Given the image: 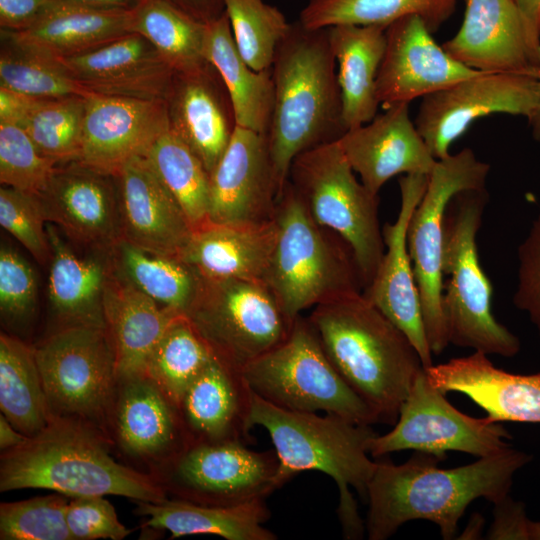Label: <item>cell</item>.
Here are the masks:
<instances>
[{
	"label": "cell",
	"instance_id": "obj_1",
	"mask_svg": "<svg viewBox=\"0 0 540 540\" xmlns=\"http://www.w3.org/2000/svg\"><path fill=\"white\" fill-rule=\"evenodd\" d=\"M438 457L418 452L405 463L377 462L367 487L368 539L385 540L412 520L435 523L443 539L454 538L469 504L485 498L494 505L509 496L515 473L531 456L507 447L451 469Z\"/></svg>",
	"mask_w": 540,
	"mask_h": 540
},
{
	"label": "cell",
	"instance_id": "obj_2",
	"mask_svg": "<svg viewBox=\"0 0 540 540\" xmlns=\"http://www.w3.org/2000/svg\"><path fill=\"white\" fill-rule=\"evenodd\" d=\"M271 69L274 105L266 137L280 198L294 159L337 141L346 129L327 28L309 29L298 20L291 23Z\"/></svg>",
	"mask_w": 540,
	"mask_h": 540
},
{
	"label": "cell",
	"instance_id": "obj_3",
	"mask_svg": "<svg viewBox=\"0 0 540 540\" xmlns=\"http://www.w3.org/2000/svg\"><path fill=\"white\" fill-rule=\"evenodd\" d=\"M312 309L307 319L333 367L379 422L395 424L424 368L411 341L362 292Z\"/></svg>",
	"mask_w": 540,
	"mask_h": 540
},
{
	"label": "cell",
	"instance_id": "obj_4",
	"mask_svg": "<svg viewBox=\"0 0 540 540\" xmlns=\"http://www.w3.org/2000/svg\"><path fill=\"white\" fill-rule=\"evenodd\" d=\"M25 488L49 489L72 498L166 499L158 481L116 462L100 436L82 420L57 415L39 433L1 456L0 490Z\"/></svg>",
	"mask_w": 540,
	"mask_h": 540
},
{
	"label": "cell",
	"instance_id": "obj_5",
	"mask_svg": "<svg viewBox=\"0 0 540 540\" xmlns=\"http://www.w3.org/2000/svg\"><path fill=\"white\" fill-rule=\"evenodd\" d=\"M250 426L263 427L271 438L279 462L278 487L304 471L328 475L339 491L337 514L343 536L362 538L365 526L350 487L366 497L376 468L369 444L378 434L370 425L334 414L287 410L253 393Z\"/></svg>",
	"mask_w": 540,
	"mask_h": 540
},
{
	"label": "cell",
	"instance_id": "obj_6",
	"mask_svg": "<svg viewBox=\"0 0 540 540\" xmlns=\"http://www.w3.org/2000/svg\"><path fill=\"white\" fill-rule=\"evenodd\" d=\"M275 221L277 239L264 282L291 320L308 308L363 292L352 249L313 220L290 181L277 202Z\"/></svg>",
	"mask_w": 540,
	"mask_h": 540
},
{
	"label": "cell",
	"instance_id": "obj_7",
	"mask_svg": "<svg viewBox=\"0 0 540 540\" xmlns=\"http://www.w3.org/2000/svg\"><path fill=\"white\" fill-rule=\"evenodd\" d=\"M486 188L453 196L443 223V311L449 343L504 357L520 351L519 339L491 311L492 285L483 271L476 236L488 202Z\"/></svg>",
	"mask_w": 540,
	"mask_h": 540
},
{
	"label": "cell",
	"instance_id": "obj_8",
	"mask_svg": "<svg viewBox=\"0 0 540 540\" xmlns=\"http://www.w3.org/2000/svg\"><path fill=\"white\" fill-rule=\"evenodd\" d=\"M242 374L254 394L278 407L321 411L357 424L379 422L333 367L308 319L301 315L287 338L249 363Z\"/></svg>",
	"mask_w": 540,
	"mask_h": 540
},
{
	"label": "cell",
	"instance_id": "obj_9",
	"mask_svg": "<svg viewBox=\"0 0 540 540\" xmlns=\"http://www.w3.org/2000/svg\"><path fill=\"white\" fill-rule=\"evenodd\" d=\"M337 141L298 155L289 181L320 226L339 235L352 249L364 289L385 252L378 219V195L356 178ZM363 289V290H364Z\"/></svg>",
	"mask_w": 540,
	"mask_h": 540
},
{
	"label": "cell",
	"instance_id": "obj_10",
	"mask_svg": "<svg viewBox=\"0 0 540 540\" xmlns=\"http://www.w3.org/2000/svg\"><path fill=\"white\" fill-rule=\"evenodd\" d=\"M213 355L242 371L283 342L294 320L261 281L202 278L185 315Z\"/></svg>",
	"mask_w": 540,
	"mask_h": 540
},
{
	"label": "cell",
	"instance_id": "obj_11",
	"mask_svg": "<svg viewBox=\"0 0 540 540\" xmlns=\"http://www.w3.org/2000/svg\"><path fill=\"white\" fill-rule=\"evenodd\" d=\"M490 165L470 148L438 160L425 193L407 228V247L419 291L430 349L441 354L450 344L443 311V223L448 203L457 193L486 188Z\"/></svg>",
	"mask_w": 540,
	"mask_h": 540
},
{
	"label": "cell",
	"instance_id": "obj_12",
	"mask_svg": "<svg viewBox=\"0 0 540 540\" xmlns=\"http://www.w3.org/2000/svg\"><path fill=\"white\" fill-rule=\"evenodd\" d=\"M429 382L425 369L416 375L388 433L376 435L369 454L378 458L402 450H415L445 458L448 451L485 457L509 447L510 433L489 417L474 418L457 410Z\"/></svg>",
	"mask_w": 540,
	"mask_h": 540
},
{
	"label": "cell",
	"instance_id": "obj_13",
	"mask_svg": "<svg viewBox=\"0 0 540 540\" xmlns=\"http://www.w3.org/2000/svg\"><path fill=\"white\" fill-rule=\"evenodd\" d=\"M52 415L98 417L117 379L113 347L104 328H60L34 349Z\"/></svg>",
	"mask_w": 540,
	"mask_h": 540
},
{
	"label": "cell",
	"instance_id": "obj_14",
	"mask_svg": "<svg viewBox=\"0 0 540 540\" xmlns=\"http://www.w3.org/2000/svg\"><path fill=\"white\" fill-rule=\"evenodd\" d=\"M275 450L255 451L245 442H188L171 457L168 484L179 499L210 505L266 500L277 484Z\"/></svg>",
	"mask_w": 540,
	"mask_h": 540
},
{
	"label": "cell",
	"instance_id": "obj_15",
	"mask_svg": "<svg viewBox=\"0 0 540 540\" xmlns=\"http://www.w3.org/2000/svg\"><path fill=\"white\" fill-rule=\"evenodd\" d=\"M537 82L512 74L480 73L423 97L415 126L434 158L442 160L479 118L505 113L529 119L538 101Z\"/></svg>",
	"mask_w": 540,
	"mask_h": 540
},
{
	"label": "cell",
	"instance_id": "obj_16",
	"mask_svg": "<svg viewBox=\"0 0 540 540\" xmlns=\"http://www.w3.org/2000/svg\"><path fill=\"white\" fill-rule=\"evenodd\" d=\"M428 176L407 174L399 179L400 209L393 223L382 228L385 252L371 283L362 294L411 341L424 368L433 365L423 322L419 291L407 247V228L421 201Z\"/></svg>",
	"mask_w": 540,
	"mask_h": 540
},
{
	"label": "cell",
	"instance_id": "obj_17",
	"mask_svg": "<svg viewBox=\"0 0 540 540\" xmlns=\"http://www.w3.org/2000/svg\"><path fill=\"white\" fill-rule=\"evenodd\" d=\"M278 200L266 135L237 125L210 174L209 222L267 224L275 220Z\"/></svg>",
	"mask_w": 540,
	"mask_h": 540
},
{
	"label": "cell",
	"instance_id": "obj_18",
	"mask_svg": "<svg viewBox=\"0 0 540 540\" xmlns=\"http://www.w3.org/2000/svg\"><path fill=\"white\" fill-rule=\"evenodd\" d=\"M38 195L47 221L75 243L108 251L122 238L114 175L77 161L59 164Z\"/></svg>",
	"mask_w": 540,
	"mask_h": 540
},
{
	"label": "cell",
	"instance_id": "obj_19",
	"mask_svg": "<svg viewBox=\"0 0 540 540\" xmlns=\"http://www.w3.org/2000/svg\"><path fill=\"white\" fill-rule=\"evenodd\" d=\"M442 47L471 69L540 80V50L532 45L515 0H466L458 31Z\"/></svg>",
	"mask_w": 540,
	"mask_h": 540
},
{
	"label": "cell",
	"instance_id": "obj_20",
	"mask_svg": "<svg viewBox=\"0 0 540 540\" xmlns=\"http://www.w3.org/2000/svg\"><path fill=\"white\" fill-rule=\"evenodd\" d=\"M169 129L165 101L91 92L85 97L77 162L115 175L129 160L145 156Z\"/></svg>",
	"mask_w": 540,
	"mask_h": 540
},
{
	"label": "cell",
	"instance_id": "obj_21",
	"mask_svg": "<svg viewBox=\"0 0 540 540\" xmlns=\"http://www.w3.org/2000/svg\"><path fill=\"white\" fill-rule=\"evenodd\" d=\"M480 73L453 59L420 17L406 16L386 28L378 101L383 108L410 103Z\"/></svg>",
	"mask_w": 540,
	"mask_h": 540
},
{
	"label": "cell",
	"instance_id": "obj_22",
	"mask_svg": "<svg viewBox=\"0 0 540 540\" xmlns=\"http://www.w3.org/2000/svg\"><path fill=\"white\" fill-rule=\"evenodd\" d=\"M384 109L370 122L347 130L337 140L360 181L376 195L392 177L429 175L438 161L411 119L409 103Z\"/></svg>",
	"mask_w": 540,
	"mask_h": 540
},
{
	"label": "cell",
	"instance_id": "obj_23",
	"mask_svg": "<svg viewBox=\"0 0 540 540\" xmlns=\"http://www.w3.org/2000/svg\"><path fill=\"white\" fill-rule=\"evenodd\" d=\"M56 60L90 92L111 96L164 100L175 75L156 48L137 33Z\"/></svg>",
	"mask_w": 540,
	"mask_h": 540
},
{
	"label": "cell",
	"instance_id": "obj_24",
	"mask_svg": "<svg viewBox=\"0 0 540 540\" xmlns=\"http://www.w3.org/2000/svg\"><path fill=\"white\" fill-rule=\"evenodd\" d=\"M114 176L122 238L148 251L180 257L193 229L146 158L129 160Z\"/></svg>",
	"mask_w": 540,
	"mask_h": 540
},
{
	"label": "cell",
	"instance_id": "obj_25",
	"mask_svg": "<svg viewBox=\"0 0 540 540\" xmlns=\"http://www.w3.org/2000/svg\"><path fill=\"white\" fill-rule=\"evenodd\" d=\"M169 128L211 174L237 126L224 83L210 64L201 71L175 73L164 99Z\"/></svg>",
	"mask_w": 540,
	"mask_h": 540
},
{
	"label": "cell",
	"instance_id": "obj_26",
	"mask_svg": "<svg viewBox=\"0 0 540 540\" xmlns=\"http://www.w3.org/2000/svg\"><path fill=\"white\" fill-rule=\"evenodd\" d=\"M424 369L432 386L467 395L493 421L540 423V372H506L480 351Z\"/></svg>",
	"mask_w": 540,
	"mask_h": 540
},
{
	"label": "cell",
	"instance_id": "obj_27",
	"mask_svg": "<svg viewBox=\"0 0 540 540\" xmlns=\"http://www.w3.org/2000/svg\"><path fill=\"white\" fill-rule=\"evenodd\" d=\"M252 395L242 371L213 356L178 409L189 442L247 443Z\"/></svg>",
	"mask_w": 540,
	"mask_h": 540
},
{
	"label": "cell",
	"instance_id": "obj_28",
	"mask_svg": "<svg viewBox=\"0 0 540 540\" xmlns=\"http://www.w3.org/2000/svg\"><path fill=\"white\" fill-rule=\"evenodd\" d=\"M51 257L48 298L51 309L67 326L106 329L104 295L111 274L109 251L97 256L78 254L52 223L46 225Z\"/></svg>",
	"mask_w": 540,
	"mask_h": 540
},
{
	"label": "cell",
	"instance_id": "obj_29",
	"mask_svg": "<svg viewBox=\"0 0 540 540\" xmlns=\"http://www.w3.org/2000/svg\"><path fill=\"white\" fill-rule=\"evenodd\" d=\"M104 315L116 376L122 381L144 376L154 346L183 314L161 306L118 277L111 268L104 295Z\"/></svg>",
	"mask_w": 540,
	"mask_h": 540
},
{
	"label": "cell",
	"instance_id": "obj_30",
	"mask_svg": "<svg viewBox=\"0 0 540 540\" xmlns=\"http://www.w3.org/2000/svg\"><path fill=\"white\" fill-rule=\"evenodd\" d=\"M276 239L275 220L253 226L208 222L193 231L180 258L204 279L264 282Z\"/></svg>",
	"mask_w": 540,
	"mask_h": 540
},
{
	"label": "cell",
	"instance_id": "obj_31",
	"mask_svg": "<svg viewBox=\"0 0 540 540\" xmlns=\"http://www.w3.org/2000/svg\"><path fill=\"white\" fill-rule=\"evenodd\" d=\"M132 10H106L56 0L52 7L27 29L1 37L54 59L99 48L131 33Z\"/></svg>",
	"mask_w": 540,
	"mask_h": 540
},
{
	"label": "cell",
	"instance_id": "obj_32",
	"mask_svg": "<svg viewBox=\"0 0 540 540\" xmlns=\"http://www.w3.org/2000/svg\"><path fill=\"white\" fill-rule=\"evenodd\" d=\"M386 28L350 24L327 28L336 60L346 131L377 115L380 103L376 82L386 47Z\"/></svg>",
	"mask_w": 540,
	"mask_h": 540
},
{
	"label": "cell",
	"instance_id": "obj_33",
	"mask_svg": "<svg viewBox=\"0 0 540 540\" xmlns=\"http://www.w3.org/2000/svg\"><path fill=\"white\" fill-rule=\"evenodd\" d=\"M121 382L115 422L123 449L139 457L174 456L189 442L178 410L146 376Z\"/></svg>",
	"mask_w": 540,
	"mask_h": 540
},
{
	"label": "cell",
	"instance_id": "obj_34",
	"mask_svg": "<svg viewBox=\"0 0 540 540\" xmlns=\"http://www.w3.org/2000/svg\"><path fill=\"white\" fill-rule=\"evenodd\" d=\"M145 525L170 532L172 538L211 534L227 540H276L264 527L270 512L265 500L238 505H210L188 500L137 501Z\"/></svg>",
	"mask_w": 540,
	"mask_h": 540
},
{
	"label": "cell",
	"instance_id": "obj_35",
	"mask_svg": "<svg viewBox=\"0 0 540 540\" xmlns=\"http://www.w3.org/2000/svg\"><path fill=\"white\" fill-rule=\"evenodd\" d=\"M204 53L224 83L237 125L266 135L274 105L272 69L258 71L245 62L226 12L208 23Z\"/></svg>",
	"mask_w": 540,
	"mask_h": 540
},
{
	"label": "cell",
	"instance_id": "obj_36",
	"mask_svg": "<svg viewBox=\"0 0 540 540\" xmlns=\"http://www.w3.org/2000/svg\"><path fill=\"white\" fill-rule=\"evenodd\" d=\"M112 271L161 306L186 315L202 277L179 256L140 248L120 238L109 250Z\"/></svg>",
	"mask_w": 540,
	"mask_h": 540
},
{
	"label": "cell",
	"instance_id": "obj_37",
	"mask_svg": "<svg viewBox=\"0 0 540 540\" xmlns=\"http://www.w3.org/2000/svg\"><path fill=\"white\" fill-rule=\"evenodd\" d=\"M207 25L167 0H141L132 10L131 33L145 37L175 73L208 67Z\"/></svg>",
	"mask_w": 540,
	"mask_h": 540
},
{
	"label": "cell",
	"instance_id": "obj_38",
	"mask_svg": "<svg viewBox=\"0 0 540 540\" xmlns=\"http://www.w3.org/2000/svg\"><path fill=\"white\" fill-rule=\"evenodd\" d=\"M0 408L27 437L39 433L52 416L34 349L4 333L0 336Z\"/></svg>",
	"mask_w": 540,
	"mask_h": 540
},
{
	"label": "cell",
	"instance_id": "obj_39",
	"mask_svg": "<svg viewBox=\"0 0 540 540\" xmlns=\"http://www.w3.org/2000/svg\"><path fill=\"white\" fill-rule=\"evenodd\" d=\"M458 0H309L298 21L309 29L335 25L388 27L415 15L436 32L453 14Z\"/></svg>",
	"mask_w": 540,
	"mask_h": 540
},
{
	"label": "cell",
	"instance_id": "obj_40",
	"mask_svg": "<svg viewBox=\"0 0 540 540\" xmlns=\"http://www.w3.org/2000/svg\"><path fill=\"white\" fill-rule=\"evenodd\" d=\"M144 157L184 212L193 231L208 223L210 175L187 144L169 128Z\"/></svg>",
	"mask_w": 540,
	"mask_h": 540
},
{
	"label": "cell",
	"instance_id": "obj_41",
	"mask_svg": "<svg viewBox=\"0 0 540 540\" xmlns=\"http://www.w3.org/2000/svg\"><path fill=\"white\" fill-rule=\"evenodd\" d=\"M213 356L188 318L182 315L172 322L154 346L144 376L178 410L186 390Z\"/></svg>",
	"mask_w": 540,
	"mask_h": 540
},
{
	"label": "cell",
	"instance_id": "obj_42",
	"mask_svg": "<svg viewBox=\"0 0 540 540\" xmlns=\"http://www.w3.org/2000/svg\"><path fill=\"white\" fill-rule=\"evenodd\" d=\"M85 97H28L16 125L39 151L58 165L77 161L82 141Z\"/></svg>",
	"mask_w": 540,
	"mask_h": 540
},
{
	"label": "cell",
	"instance_id": "obj_43",
	"mask_svg": "<svg viewBox=\"0 0 540 540\" xmlns=\"http://www.w3.org/2000/svg\"><path fill=\"white\" fill-rule=\"evenodd\" d=\"M0 86L33 98L86 97L91 92L54 58L1 37Z\"/></svg>",
	"mask_w": 540,
	"mask_h": 540
},
{
	"label": "cell",
	"instance_id": "obj_44",
	"mask_svg": "<svg viewBox=\"0 0 540 540\" xmlns=\"http://www.w3.org/2000/svg\"><path fill=\"white\" fill-rule=\"evenodd\" d=\"M224 6L242 58L255 70L270 69L291 23L263 0H224Z\"/></svg>",
	"mask_w": 540,
	"mask_h": 540
},
{
	"label": "cell",
	"instance_id": "obj_45",
	"mask_svg": "<svg viewBox=\"0 0 540 540\" xmlns=\"http://www.w3.org/2000/svg\"><path fill=\"white\" fill-rule=\"evenodd\" d=\"M68 498L51 494L0 505L1 540H72L66 522Z\"/></svg>",
	"mask_w": 540,
	"mask_h": 540
},
{
	"label": "cell",
	"instance_id": "obj_46",
	"mask_svg": "<svg viewBox=\"0 0 540 540\" xmlns=\"http://www.w3.org/2000/svg\"><path fill=\"white\" fill-rule=\"evenodd\" d=\"M58 164L43 155L25 130L0 122V182L4 186L40 194Z\"/></svg>",
	"mask_w": 540,
	"mask_h": 540
},
{
	"label": "cell",
	"instance_id": "obj_47",
	"mask_svg": "<svg viewBox=\"0 0 540 540\" xmlns=\"http://www.w3.org/2000/svg\"><path fill=\"white\" fill-rule=\"evenodd\" d=\"M47 219L38 194L11 187L0 189V224L41 265L51 257Z\"/></svg>",
	"mask_w": 540,
	"mask_h": 540
},
{
	"label": "cell",
	"instance_id": "obj_48",
	"mask_svg": "<svg viewBox=\"0 0 540 540\" xmlns=\"http://www.w3.org/2000/svg\"><path fill=\"white\" fill-rule=\"evenodd\" d=\"M38 299V278L32 265L5 244L0 249V310L10 323H25L34 314Z\"/></svg>",
	"mask_w": 540,
	"mask_h": 540
},
{
	"label": "cell",
	"instance_id": "obj_49",
	"mask_svg": "<svg viewBox=\"0 0 540 540\" xmlns=\"http://www.w3.org/2000/svg\"><path fill=\"white\" fill-rule=\"evenodd\" d=\"M66 522L72 540H121L131 533L119 521L113 505L103 496L76 497L70 500Z\"/></svg>",
	"mask_w": 540,
	"mask_h": 540
},
{
	"label": "cell",
	"instance_id": "obj_50",
	"mask_svg": "<svg viewBox=\"0 0 540 540\" xmlns=\"http://www.w3.org/2000/svg\"><path fill=\"white\" fill-rule=\"evenodd\" d=\"M514 305L528 314L540 335V215L518 247Z\"/></svg>",
	"mask_w": 540,
	"mask_h": 540
},
{
	"label": "cell",
	"instance_id": "obj_51",
	"mask_svg": "<svg viewBox=\"0 0 540 540\" xmlns=\"http://www.w3.org/2000/svg\"><path fill=\"white\" fill-rule=\"evenodd\" d=\"M493 515V522L487 534L488 539L530 540V520L522 503L507 496L495 504Z\"/></svg>",
	"mask_w": 540,
	"mask_h": 540
},
{
	"label": "cell",
	"instance_id": "obj_52",
	"mask_svg": "<svg viewBox=\"0 0 540 540\" xmlns=\"http://www.w3.org/2000/svg\"><path fill=\"white\" fill-rule=\"evenodd\" d=\"M56 0H0V27L16 32L37 22Z\"/></svg>",
	"mask_w": 540,
	"mask_h": 540
},
{
	"label": "cell",
	"instance_id": "obj_53",
	"mask_svg": "<svg viewBox=\"0 0 540 540\" xmlns=\"http://www.w3.org/2000/svg\"><path fill=\"white\" fill-rule=\"evenodd\" d=\"M199 21L210 23L225 13L224 0H167Z\"/></svg>",
	"mask_w": 540,
	"mask_h": 540
},
{
	"label": "cell",
	"instance_id": "obj_54",
	"mask_svg": "<svg viewBox=\"0 0 540 540\" xmlns=\"http://www.w3.org/2000/svg\"><path fill=\"white\" fill-rule=\"evenodd\" d=\"M532 45L540 50V0H515Z\"/></svg>",
	"mask_w": 540,
	"mask_h": 540
},
{
	"label": "cell",
	"instance_id": "obj_55",
	"mask_svg": "<svg viewBox=\"0 0 540 540\" xmlns=\"http://www.w3.org/2000/svg\"><path fill=\"white\" fill-rule=\"evenodd\" d=\"M27 436L13 427L7 418L1 414L0 416V448L7 451L27 440Z\"/></svg>",
	"mask_w": 540,
	"mask_h": 540
},
{
	"label": "cell",
	"instance_id": "obj_56",
	"mask_svg": "<svg viewBox=\"0 0 540 540\" xmlns=\"http://www.w3.org/2000/svg\"><path fill=\"white\" fill-rule=\"evenodd\" d=\"M82 6L106 10H133L141 0H61Z\"/></svg>",
	"mask_w": 540,
	"mask_h": 540
},
{
	"label": "cell",
	"instance_id": "obj_57",
	"mask_svg": "<svg viewBox=\"0 0 540 540\" xmlns=\"http://www.w3.org/2000/svg\"><path fill=\"white\" fill-rule=\"evenodd\" d=\"M537 93H538L537 105L533 114L528 119V122L531 127L533 138L536 141L540 142V80H538L537 82Z\"/></svg>",
	"mask_w": 540,
	"mask_h": 540
},
{
	"label": "cell",
	"instance_id": "obj_58",
	"mask_svg": "<svg viewBox=\"0 0 540 540\" xmlns=\"http://www.w3.org/2000/svg\"><path fill=\"white\" fill-rule=\"evenodd\" d=\"M529 538L530 540H540V522L530 520Z\"/></svg>",
	"mask_w": 540,
	"mask_h": 540
}]
</instances>
